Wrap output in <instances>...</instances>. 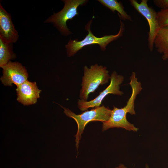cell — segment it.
<instances>
[{
    "label": "cell",
    "instance_id": "cell-13",
    "mask_svg": "<svg viewBox=\"0 0 168 168\" xmlns=\"http://www.w3.org/2000/svg\"><path fill=\"white\" fill-rule=\"evenodd\" d=\"M3 41L0 39V67L5 66L10 60L16 57L14 53L12 44Z\"/></svg>",
    "mask_w": 168,
    "mask_h": 168
},
{
    "label": "cell",
    "instance_id": "cell-16",
    "mask_svg": "<svg viewBox=\"0 0 168 168\" xmlns=\"http://www.w3.org/2000/svg\"><path fill=\"white\" fill-rule=\"evenodd\" d=\"M115 168H127L125 166L122 164H120L119 166Z\"/></svg>",
    "mask_w": 168,
    "mask_h": 168
},
{
    "label": "cell",
    "instance_id": "cell-17",
    "mask_svg": "<svg viewBox=\"0 0 168 168\" xmlns=\"http://www.w3.org/2000/svg\"><path fill=\"white\" fill-rule=\"evenodd\" d=\"M146 168H149L148 166L147 165H146Z\"/></svg>",
    "mask_w": 168,
    "mask_h": 168
},
{
    "label": "cell",
    "instance_id": "cell-9",
    "mask_svg": "<svg viewBox=\"0 0 168 168\" xmlns=\"http://www.w3.org/2000/svg\"><path fill=\"white\" fill-rule=\"evenodd\" d=\"M19 38L11 15L0 4V39L8 43H16Z\"/></svg>",
    "mask_w": 168,
    "mask_h": 168
},
{
    "label": "cell",
    "instance_id": "cell-2",
    "mask_svg": "<svg viewBox=\"0 0 168 168\" xmlns=\"http://www.w3.org/2000/svg\"><path fill=\"white\" fill-rule=\"evenodd\" d=\"M93 18L85 26V28L88 32V34L82 40L77 39L70 40L65 45L68 56L70 57L73 56L79 50L83 47L88 45L98 44L101 49L104 51L106 47L110 43L119 38L122 36L124 30V23L120 20V26L118 33L115 35H109L104 36L101 37H97L92 33L90 30Z\"/></svg>",
    "mask_w": 168,
    "mask_h": 168
},
{
    "label": "cell",
    "instance_id": "cell-12",
    "mask_svg": "<svg viewBox=\"0 0 168 168\" xmlns=\"http://www.w3.org/2000/svg\"><path fill=\"white\" fill-rule=\"evenodd\" d=\"M98 1L113 12L117 11L120 19L132 21L131 16L125 11L121 2L116 0H99Z\"/></svg>",
    "mask_w": 168,
    "mask_h": 168
},
{
    "label": "cell",
    "instance_id": "cell-4",
    "mask_svg": "<svg viewBox=\"0 0 168 168\" xmlns=\"http://www.w3.org/2000/svg\"><path fill=\"white\" fill-rule=\"evenodd\" d=\"M61 107L64 110L65 114L68 117L73 119L77 123V130L75 136L77 151L81 135L86 125L91 121H100L102 122L107 121L110 119L112 112V110L103 105L90 110H86L79 114H76L68 109Z\"/></svg>",
    "mask_w": 168,
    "mask_h": 168
},
{
    "label": "cell",
    "instance_id": "cell-15",
    "mask_svg": "<svg viewBox=\"0 0 168 168\" xmlns=\"http://www.w3.org/2000/svg\"><path fill=\"white\" fill-rule=\"evenodd\" d=\"M154 4L161 9H168V0H154Z\"/></svg>",
    "mask_w": 168,
    "mask_h": 168
},
{
    "label": "cell",
    "instance_id": "cell-6",
    "mask_svg": "<svg viewBox=\"0 0 168 168\" xmlns=\"http://www.w3.org/2000/svg\"><path fill=\"white\" fill-rule=\"evenodd\" d=\"M129 1L133 8L148 22L149 27L148 46L150 50L152 51L155 38L161 28L157 19V12L152 7L148 6L147 0H142L140 3L136 0H130Z\"/></svg>",
    "mask_w": 168,
    "mask_h": 168
},
{
    "label": "cell",
    "instance_id": "cell-5",
    "mask_svg": "<svg viewBox=\"0 0 168 168\" xmlns=\"http://www.w3.org/2000/svg\"><path fill=\"white\" fill-rule=\"evenodd\" d=\"M63 8L59 12L50 16L44 21L45 23L52 24L62 35L67 36L71 32L67 26V22L72 19L78 15L77 8L79 6L86 4L88 0H64Z\"/></svg>",
    "mask_w": 168,
    "mask_h": 168
},
{
    "label": "cell",
    "instance_id": "cell-11",
    "mask_svg": "<svg viewBox=\"0 0 168 168\" xmlns=\"http://www.w3.org/2000/svg\"><path fill=\"white\" fill-rule=\"evenodd\" d=\"M154 46L162 54L163 60L168 59V27L160 28L155 38Z\"/></svg>",
    "mask_w": 168,
    "mask_h": 168
},
{
    "label": "cell",
    "instance_id": "cell-8",
    "mask_svg": "<svg viewBox=\"0 0 168 168\" xmlns=\"http://www.w3.org/2000/svg\"><path fill=\"white\" fill-rule=\"evenodd\" d=\"M1 68H3V76L0 80L5 86H12L14 84L17 86L27 80L28 75L27 70L19 62L10 61Z\"/></svg>",
    "mask_w": 168,
    "mask_h": 168
},
{
    "label": "cell",
    "instance_id": "cell-3",
    "mask_svg": "<svg viewBox=\"0 0 168 168\" xmlns=\"http://www.w3.org/2000/svg\"><path fill=\"white\" fill-rule=\"evenodd\" d=\"M83 70L79 97L81 100L87 101L90 94L94 92L100 85L107 83L110 76L106 67L97 63L91 65L90 68L85 66Z\"/></svg>",
    "mask_w": 168,
    "mask_h": 168
},
{
    "label": "cell",
    "instance_id": "cell-1",
    "mask_svg": "<svg viewBox=\"0 0 168 168\" xmlns=\"http://www.w3.org/2000/svg\"><path fill=\"white\" fill-rule=\"evenodd\" d=\"M130 84L132 89V93L128 100L126 105L123 108H118L114 106L112 110L110 117L107 121L103 122L102 130L104 131L110 128H122L128 131L137 132L138 128L133 124L129 122L126 118V114L129 113L131 115L135 114L134 102L138 95L142 89L141 84L138 81L134 72H132L130 78Z\"/></svg>",
    "mask_w": 168,
    "mask_h": 168
},
{
    "label": "cell",
    "instance_id": "cell-10",
    "mask_svg": "<svg viewBox=\"0 0 168 168\" xmlns=\"http://www.w3.org/2000/svg\"><path fill=\"white\" fill-rule=\"evenodd\" d=\"M17 100L24 105L35 104L40 98L41 91L38 88L36 82L28 80L17 86Z\"/></svg>",
    "mask_w": 168,
    "mask_h": 168
},
{
    "label": "cell",
    "instance_id": "cell-7",
    "mask_svg": "<svg viewBox=\"0 0 168 168\" xmlns=\"http://www.w3.org/2000/svg\"><path fill=\"white\" fill-rule=\"evenodd\" d=\"M124 79L123 76L118 74L115 71H113L110 76V83L108 86L92 100L84 101L81 99L78 100L77 106L79 109L81 111H83L89 108L100 106L103 99L109 94L122 95L124 93L120 90V86L123 83Z\"/></svg>",
    "mask_w": 168,
    "mask_h": 168
},
{
    "label": "cell",
    "instance_id": "cell-14",
    "mask_svg": "<svg viewBox=\"0 0 168 168\" xmlns=\"http://www.w3.org/2000/svg\"><path fill=\"white\" fill-rule=\"evenodd\" d=\"M157 17L161 28L168 27V9H161L157 12Z\"/></svg>",
    "mask_w": 168,
    "mask_h": 168
}]
</instances>
